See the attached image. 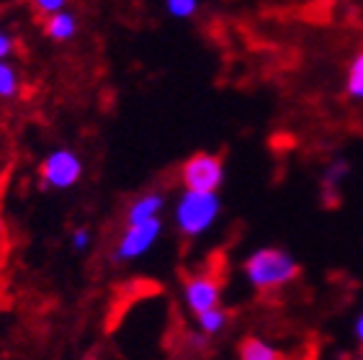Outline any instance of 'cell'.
Returning a JSON list of instances; mask_svg holds the SVG:
<instances>
[{
    "label": "cell",
    "instance_id": "cell-12",
    "mask_svg": "<svg viewBox=\"0 0 363 360\" xmlns=\"http://www.w3.org/2000/svg\"><path fill=\"white\" fill-rule=\"evenodd\" d=\"M363 85V52H358L348 64V80H345V93Z\"/></svg>",
    "mask_w": 363,
    "mask_h": 360
},
{
    "label": "cell",
    "instance_id": "cell-13",
    "mask_svg": "<svg viewBox=\"0 0 363 360\" xmlns=\"http://www.w3.org/2000/svg\"><path fill=\"white\" fill-rule=\"evenodd\" d=\"M31 3H34V8L42 16H52V13H57V11H62V8L67 6V0H31Z\"/></svg>",
    "mask_w": 363,
    "mask_h": 360
},
{
    "label": "cell",
    "instance_id": "cell-9",
    "mask_svg": "<svg viewBox=\"0 0 363 360\" xmlns=\"http://www.w3.org/2000/svg\"><path fill=\"white\" fill-rule=\"evenodd\" d=\"M21 90V77L8 60H0V98H16Z\"/></svg>",
    "mask_w": 363,
    "mask_h": 360
},
{
    "label": "cell",
    "instance_id": "cell-11",
    "mask_svg": "<svg viewBox=\"0 0 363 360\" xmlns=\"http://www.w3.org/2000/svg\"><path fill=\"white\" fill-rule=\"evenodd\" d=\"M165 8L173 18H191L199 11V0H165Z\"/></svg>",
    "mask_w": 363,
    "mask_h": 360
},
{
    "label": "cell",
    "instance_id": "cell-15",
    "mask_svg": "<svg viewBox=\"0 0 363 360\" xmlns=\"http://www.w3.org/2000/svg\"><path fill=\"white\" fill-rule=\"evenodd\" d=\"M88 242H91V232H88V229H77L75 235H72V244H75V249H85L88 247Z\"/></svg>",
    "mask_w": 363,
    "mask_h": 360
},
{
    "label": "cell",
    "instance_id": "cell-6",
    "mask_svg": "<svg viewBox=\"0 0 363 360\" xmlns=\"http://www.w3.org/2000/svg\"><path fill=\"white\" fill-rule=\"evenodd\" d=\"M186 304L199 317L206 309H214L219 304V281L209 273L186 278Z\"/></svg>",
    "mask_w": 363,
    "mask_h": 360
},
{
    "label": "cell",
    "instance_id": "cell-2",
    "mask_svg": "<svg viewBox=\"0 0 363 360\" xmlns=\"http://www.w3.org/2000/svg\"><path fill=\"white\" fill-rule=\"evenodd\" d=\"M219 208L217 191H186L175 206V224L186 237H199L217 222Z\"/></svg>",
    "mask_w": 363,
    "mask_h": 360
},
{
    "label": "cell",
    "instance_id": "cell-10",
    "mask_svg": "<svg viewBox=\"0 0 363 360\" xmlns=\"http://www.w3.org/2000/svg\"><path fill=\"white\" fill-rule=\"evenodd\" d=\"M224 325H227V314H224L219 306H214V309H206V312L199 314V327H201V332H206V334L219 332Z\"/></svg>",
    "mask_w": 363,
    "mask_h": 360
},
{
    "label": "cell",
    "instance_id": "cell-1",
    "mask_svg": "<svg viewBox=\"0 0 363 360\" xmlns=\"http://www.w3.org/2000/svg\"><path fill=\"white\" fill-rule=\"evenodd\" d=\"M245 273L255 288H279V286L291 283L294 278L299 276V263L284 249L266 247L247 257Z\"/></svg>",
    "mask_w": 363,
    "mask_h": 360
},
{
    "label": "cell",
    "instance_id": "cell-16",
    "mask_svg": "<svg viewBox=\"0 0 363 360\" xmlns=\"http://www.w3.org/2000/svg\"><path fill=\"white\" fill-rule=\"evenodd\" d=\"M348 96H350V98H356V101H363V85H361V88H356V90H350Z\"/></svg>",
    "mask_w": 363,
    "mask_h": 360
},
{
    "label": "cell",
    "instance_id": "cell-5",
    "mask_svg": "<svg viewBox=\"0 0 363 360\" xmlns=\"http://www.w3.org/2000/svg\"><path fill=\"white\" fill-rule=\"evenodd\" d=\"M160 219L155 216V219H147V222H137V224H129L126 232L121 235L119 244H116V252L113 257L116 260H132V257H140L145 255L147 249L152 247L157 235H160Z\"/></svg>",
    "mask_w": 363,
    "mask_h": 360
},
{
    "label": "cell",
    "instance_id": "cell-8",
    "mask_svg": "<svg viewBox=\"0 0 363 360\" xmlns=\"http://www.w3.org/2000/svg\"><path fill=\"white\" fill-rule=\"evenodd\" d=\"M162 206H165V196L162 193L140 196V198L129 206V211H126V222L137 224V222H147V219H155V216L162 211Z\"/></svg>",
    "mask_w": 363,
    "mask_h": 360
},
{
    "label": "cell",
    "instance_id": "cell-14",
    "mask_svg": "<svg viewBox=\"0 0 363 360\" xmlns=\"http://www.w3.org/2000/svg\"><path fill=\"white\" fill-rule=\"evenodd\" d=\"M13 52H16V36L8 34L6 28H0V60H8Z\"/></svg>",
    "mask_w": 363,
    "mask_h": 360
},
{
    "label": "cell",
    "instance_id": "cell-7",
    "mask_svg": "<svg viewBox=\"0 0 363 360\" xmlns=\"http://www.w3.org/2000/svg\"><path fill=\"white\" fill-rule=\"evenodd\" d=\"M44 31H47V36L52 39V42H70V39H75L77 34V18L70 13V11H57V13L47 16V26H44Z\"/></svg>",
    "mask_w": 363,
    "mask_h": 360
},
{
    "label": "cell",
    "instance_id": "cell-17",
    "mask_svg": "<svg viewBox=\"0 0 363 360\" xmlns=\"http://www.w3.org/2000/svg\"><path fill=\"white\" fill-rule=\"evenodd\" d=\"M356 334H358V339H361V342H363V317L356 322Z\"/></svg>",
    "mask_w": 363,
    "mask_h": 360
},
{
    "label": "cell",
    "instance_id": "cell-3",
    "mask_svg": "<svg viewBox=\"0 0 363 360\" xmlns=\"http://www.w3.org/2000/svg\"><path fill=\"white\" fill-rule=\"evenodd\" d=\"M224 180V162L219 154L196 152L181 167V183L186 191H217Z\"/></svg>",
    "mask_w": 363,
    "mask_h": 360
},
{
    "label": "cell",
    "instance_id": "cell-18",
    "mask_svg": "<svg viewBox=\"0 0 363 360\" xmlns=\"http://www.w3.org/2000/svg\"><path fill=\"white\" fill-rule=\"evenodd\" d=\"M276 360H286V358H284V355H279V358H276Z\"/></svg>",
    "mask_w": 363,
    "mask_h": 360
},
{
    "label": "cell",
    "instance_id": "cell-4",
    "mask_svg": "<svg viewBox=\"0 0 363 360\" xmlns=\"http://www.w3.org/2000/svg\"><path fill=\"white\" fill-rule=\"evenodd\" d=\"M83 178V159L72 150H55L42 162V180L47 188L67 191Z\"/></svg>",
    "mask_w": 363,
    "mask_h": 360
}]
</instances>
